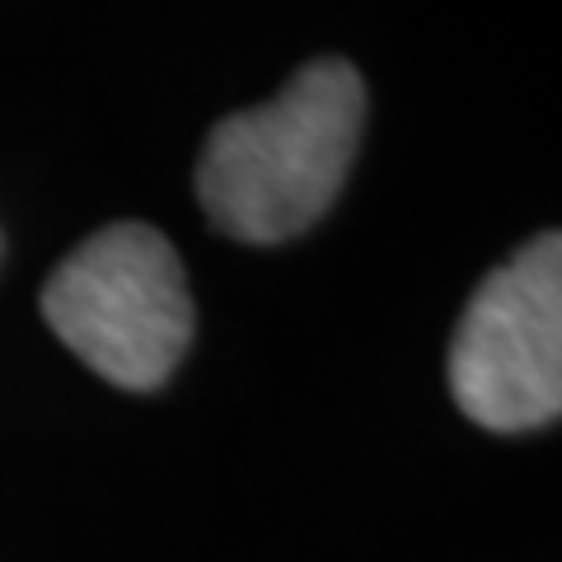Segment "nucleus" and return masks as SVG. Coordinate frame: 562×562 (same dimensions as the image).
<instances>
[{
  "instance_id": "1",
  "label": "nucleus",
  "mask_w": 562,
  "mask_h": 562,
  "mask_svg": "<svg viewBox=\"0 0 562 562\" xmlns=\"http://www.w3.org/2000/svg\"><path fill=\"white\" fill-rule=\"evenodd\" d=\"M366 85L342 57L305 61L281 90L211 127L198 160L206 221L239 244L310 231L347 183L361 146Z\"/></svg>"
},
{
  "instance_id": "2",
  "label": "nucleus",
  "mask_w": 562,
  "mask_h": 562,
  "mask_svg": "<svg viewBox=\"0 0 562 562\" xmlns=\"http://www.w3.org/2000/svg\"><path fill=\"white\" fill-rule=\"evenodd\" d=\"M43 319L117 390H160L192 342L183 262L155 225L117 221L57 262Z\"/></svg>"
},
{
  "instance_id": "3",
  "label": "nucleus",
  "mask_w": 562,
  "mask_h": 562,
  "mask_svg": "<svg viewBox=\"0 0 562 562\" xmlns=\"http://www.w3.org/2000/svg\"><path fill=\"white\" fill-rule=\"evenodd\" d=\"M450 394L487 431H535L562 413V239L553 231L473 291L450 342Z\"/></svg>"
}]
</instances>
